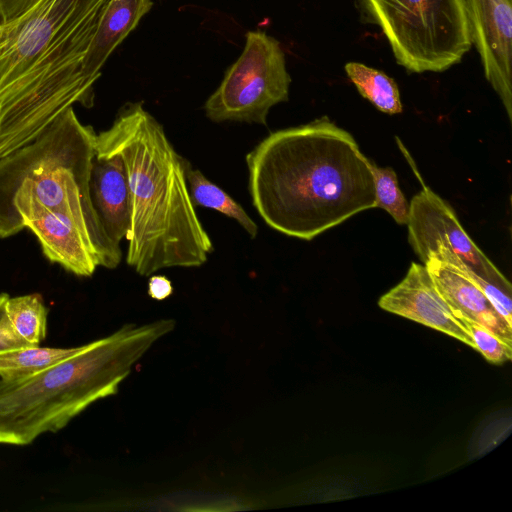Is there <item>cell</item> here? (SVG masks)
<instances>
[{"instance_id":"6da1fadb","label":"cell","mask_w":512,"mask_h":512,"mask_svg":"<svg viewBox=\"0 0 512 512\" xmlns=\"http://www.w3.org/2000/svg\"><path fill=\"white\" fill-rule=\"evenodd\" d=\"M109 0H32L0 31V159L94 103L86 55Z\"/></svg>"},{"instance_id":"7a4b0ae2","label":"cell","mask_w":512,"mask_h":512,"mask_svg":"<svg viewBox=\"0 0 512 512\" xmlns=\"http://www.w3.org/2000/svg\"><path fill=\"white\" fill-rule=\"evenodd\" d=\"M369 160L327 116L274 131L246 156L252 203L272 229L310 241L375 208Z\"/></svg>"},{"instance_id":"3957f363","label":"cell","mask_w":512,"mask_h":512,"mask_svg":"<svg viewBox=\"0 0 512 512\" xmlns=\"http://www.w3.org/2000/svg\"><path fill=\"white\" fill-rule=\"evenodd\" d=\"M95 152L118 154L130 197L126 262L150 276L163 268L199 267L213 251L188 191L185 163L142 102L126 103L96 135Z\"/></svg>"},{"instance_id":"277c9868","label":"cell","mask_w":512,"mask_h":512,"mask_svg":"<svg viewBox=\"0 0 512 512\" xmlns=\"http://www.w3.org/2000/svg\"><path fill=\"white\" fill-rule=\"evenodd\" d=\"M174 324L165 319L125 325L40 372L0 378V444L23 446L56 433L92 403L116 394L134 364Z\"/></svg>"},{"instance_id":"5b68a950","label":"cell","mask_w":512,"mask_h":512,"mask_svg":"<svg viewBox=\"0 0 512 512\" xmlns=\"http://www.w3.org/2000/svg\"><path fill=\"white\" fill-rule=\"evenodd\" d=\"M96 132L68 108L30 143L0 159V238L18 232L29 205L69 214L86 225L100 258L113 269L121 248L107 237L90 194Z\"/></svg>"},{"instance_id":"8992f818","label":"cell","mask_w":512,"mask_h":512,"mask_svg":"<svg viewBox=\"0 0 512 512\" xmlns=\"http://www.w3.org/2000/svg\"><path fill=\"white\" fill-rule=\"evenodd\" d=\"M409 72H443L472 46L465 0H362Z\"/></svg>"},{"instance_id":"52a82bcc","label":"cell","mask_w":512,"mask_h":512,"mask_svg":"<svg viewBox=\"0 0 512 512\" xmlns=\"http://www.w3.org/2000/svg\"><path fill=\"white\" fill-rule=\"evenodd\" d=\"M290 84L279 41L264 31H249L242 53L206 100L204 111L214 122L266 125L270 109L288 100Z\"/></svg>"},{"instance_id":"ba28073f","label":"cell","mask_w":512,"mask_h":512,"mask_svg":"<svg viewBox=\"0 0 512 512\" xmlns=\"http://www.w3.org/2000/svg\"><path fill=\"white\" fill-rule=\"evenodd\" d=\"M409 203L408 242L423 264L437 246H444L484 281L512 292L511 283L466 233L449 203L428 187Z\"/></svg>"},{"instance_id":"9c48e42d","label":"cell","mask_w":512,"mask_h":512,"mask_svg":"<svg viewBox=\"0 0 512 512\" xmlns=\"http://www.w3.org/2000/svg\"><path fill=\"white\" fill-rule=\"evenodd\" d=\"M484 76L512 122V0H465Z\"/></svg>"},{"instance_id":"30bf717a","label":"cell","mask_w":512,"mask_h":512,"mask_svg":"<svg viewBox=\"0 0 512 512\" xmlns=\"http://www.w3.org/2000/svg\"><path fill=\"white\" fill-rule=\"evenodd\" d=\"M24 228L36 236L45 257L67 271L89 277L100 266L88 227L75 217L33 204L20 213L18 232Z\"/></svg>"},{"instance_id":"8fae6325","label":"cell","mask_w":512,"mask_h":512,"mask_svg":"<svg viewBox=\"0 0 512 512\" xmlns=\"http://www.w3.org/2000/svg\"><path fill=\"white\" fill-rule=\"evenodd\" d=\"M424 265L457 321L467 319L478 323L512 345V325L494 309L483 291L459 264L457 255L444 246H437Z\"/></svg>"},{"instance_id":"7c38bea8","label":"cell","mask_w":512,"mask_h":512,"mask_svg":"<svg viewBox=\"0 0 512 512\" xmlns=\"http://www.w3.org/2000/svg\"><path fill=\"white\" fill-rule=\"evenodd\" d=\"M378 305L384 311L423 324L473 348V341L436 289L424 264L412 262L406 276L382 295Z\"/></svg>"},{"instance_id":"4fadbf2b","label":"cell","mask_w":512,"mask_h":512,"mask_svg":"<svg viewBox=\"0 0 512 512\" xmlns=\"http://www.w3.org/2000/svg\"><path fill=\"white\" fill-rule=\"evenodd\" d=\"M90 194L107 237L120 248V242L129 230L130 197L123 162L118 154H95Z\"/></svg>"},{"instance_id":"5bb4252c","label":"cell","mask_w":512,"mask_h":512,"mask_svg":"<svg viewBox=\"0 0 512 512\" xmlns=\"http://www.w3.org/2000/svg\"><path fill=\"white\" fill-rule=\"evenodd\" d=\"M151 0H109L85 58V73L98 80L108 57L151 9Z\"/></svg>"},{"instance_id":"9a60e30c","label":"cell","mask_w":512,"mask_h":512,"mask_svg":"<svg viewBox=\"0 0 512 512\" xmlns=\"http://www.w3.org/2000/svg\"><path fill=\"white\" fill-rule=\"evenodd\" d=\"M185 176L193 205L216 210L234 219L242 228L255 238L258 226L244 208L219 186L208 180L200 170L194 169L186 160Z\"/></svg>"},{"instance_id":"2e32d148","label":"cell","mask_w":512,"mask_h":512,"mask_svg":"<svg viewBox=\"0 0 512 512\" xmlns=\"http://www.w3.org/2000/svg\"><path fill=\"white\" fill-rule=\"evenodd\" d=\"M344 69L360 95L379 111L390 115L403 111L400 92L393 78L378 69L354 61L347 62Z\"/></svg>"},{"instance_id":"e0dca14e","label":"cell","mask_w":512,"mask_h":512,"mask_svg":"<svg viewBox=\"0 0 512 512\" xmlns=\"http://www.w3.org/2000/svg\"><path fill=\"white\" fill-rule=\"evenodd\" d=\"M84 345L71 348L29 346L0 353V378L18 379L40 372L83 350Z\"/></svg>"},{"instance_id":"ac0fdd59","label":"cell","mask_w":512,"mask_h":512,"mask_svg":"<svg viewBox=\"0 0 512 512\" xmlns=\"http://www.w3.org/2000/svg\"><path fill=\"white\" fill-rule=\"evenodd\" d=\"M5 311L19 335L32 346H38L47 333L48 308L39 293L9 297Z\"/></svg>"},{"instance_id":"d6986e66","label":"cell","mask_w":512,"mask_h":512,"mask_svg":"<svg viewBox=\"0 0 512 512\" xmlns=\"http://www.w3.org/2000/svg\"><path fill=\"white\" fill-rule=\"evenodd\" d=\"M373 178L375 207L384 209L396 223H407L410 203L399 187L396 172L391 167H379L369 160Z\"/></svg>"},{"instance_id":"ffe728a7","label":"cell","mask_w":512,"mask_h":512,"mask_svg":"<svg viewBox=\"0 0 512 512\" xmlns=\"http://www.w3.org/2000/svg\"><path fill=\"white\" fill-rule=\"evenodd\" d=\"M473 341V349L480 352L490 363L500 365L512 358V345H509L484 326L467 319L458 320Z\"/></svg>"},{"instance_id":"44dd1931","label":"cell","mask_w":512,"mask_h":512,"mask_svg":"<svg viewBox=\"0 0 512 512\" xmlns=\"http://www.w3.org/2000/svg\"><path fill=\"white\" fill-rule=\"evenodd\" d=\"M29 346L32 345L25 341L14 328L4 304L0 306V353Z\"/></svg>"},{"instance_id":"7402d4cb","label":"cell","mask_w":512,"mask_h":512,"mask_svg":"<svg viewBox=\"0 0 512 512\" xmlns=\"http://www.w3.org/2000/svg\"><path fill=\"white\" fill-rule=\"evenodd\" d=\"M173 292V287L169 279L161 275L152 276L148 282V294L156 300H163L169 297Z\"/></svg>"},{"instance_id":"603a6c76","label":"cell","mask_w":512,"mask_h":512,"mask_svg":"<svg viewBox=\"0 0 512 512\" xmlns=\"http://www.w3.org/2000/svg\"><path fill=\"white\" fill-rule=\"evenodd\" d=\"M32 0H0V23L17 16Z\"/></svg>"},{"instance_id":"cb8c5ba5","label":"cell","mask_w":512,"mask_h":512,"mask_svg":"<svg viewBox=\"0 0 512 512\" xmlns=\"http://www.w3.org/2000/svg\"><path fill=\"white\" fill-rule=\"evenodd\" d=\"M9 297L7 293H0V306H2Z\"/></svg>"},{"instance_id":"d4e9b609","label":"cell","mask_w":512,"mask_h":512,"mask_svg":"<svg viewBox=\"0 0 512 512\" xmlns=\"http://www.w3.org/2000/svg\"><path fill=\"white\" fill-rule=\"evenodd\" d=\"M0 31H1V23H0Z\"/></svg>"}]
</instances>
